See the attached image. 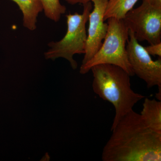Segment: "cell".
Returning a JSON list of instances; mask_svg holds the SVG:
<instances>
[{"label":"cell","mask_w":161,"mask_h":161,"mask_svg":"<svg viewBox=\"0 0 161 161\" xmlns=\"http://www.w3.org/2000/svg\"><path fill=\"white\" fill-rule=\"evenodd\" d=\"M111 130L103 161H161V133L149 128L140 113L131 110Z\"/></svg>","instance_id":"6da1fadb"},{"label":"cell","mask_w":161,"mask_h":161,"mask_svg":"<svg viewBox=\"0 0 161 161\" xmlns=\"http://www.w3.org/2000/svg\"><path fill=\"white\" fill-rule=\"evenodd\" d=\"M91 70L93 73L92 88L94 93L115 108L112 130L124 115L133 110L136 104L146 97L132 90L131 76L120 67L99 64L92 67Z\"/></svg>","instance_id":"7a4b0ae2"},{"label":"cell","mask_w":161,"mask_h":161,"mask_svg":"<svg viewBox=\"0 0 161 161\" xmlns=\"http://www.w3.org/2000/svg\"><path fill=\"white\" fill-rule=\"evenodd\" d=\"M108 29L101 47L88 62L81 64L80 73L85 75L95 65L111 64L123 69L130 75L134 74L129 63L126 44L129 39V30L123 19L110 18L108 19Z\"/></svg>","instance_id":"3957f363"},{"label":"cell","mask_w":161,"mask_h":161,"mask_svg":"<svg viewBox=\"0 0 161 161\" xmlns=\"http://www.w3.org/2000/svg\"><path fill=\"white\" fill-rule=\"evenodd\" d=\"M81 14L75 13L66 15L67 30L64 37L57 42L48 43L50 48L44 53L46 59L63 58L68 60L74 69L78 63L74 59L76 54H84L87 40L86 24L92 9V2L83 5Z\"/></svg>","instance_id":"277c9868"},{"label":"cell","mask_w":161,"mask_h":161,"mask_svg":"<svg viewBox=\"0 0 161 161\" xmlns=\"http://www.w3.org/2000/svg\"><path fill=\"white\" fill-rule=\"evenodd\" d=\"M123 20L137 41H147L150 44L161 42V8L143 0L142 5L131 9Z\"/></svg>","instance_id":"5b68a950"},{"label":"cell","mask_w":161,"mask_h":161,"mask_svg":"<svg viewBox=\"0 0 161 161\" xmlns=\"http://www.w3.org/2000/svg\"><path fill=\"white\" fill-rule=\"evenodd\" d=\"M126 50L128 60L134 75L144 80L148 88H161V59L153 60L145 47L140 44L133 32L129 30Z\"/></svg>","instance_id":"8992f818"},{"label":"cell","mask_w":161,"mask_h":161,"mask_svg":"<svg viewBox=\"0 0 161 161\" xmlns=\"http://www.w3.org/2000/svg\"><path fill=\"white\" fill-rule=\"evenodd\" d=\"M108 2V0H92L94 8L89 16V27L82 64L95 56L106 36L108 24L105 23L104 16Z\"/></svg>","instance_id":"52a82bcc"},{"label":"cell","mask_w":161,"mask_h":161,"mask_svg":"<svg viewBox=\"0 0 161 161\" xmlns=\"http://www.w3.org/2000/svg\"><path fill=\"white\" fill-rule=\"evenodd\" d=\"M19 6L23 15V25L30 31L36 29L39 14L43 11L40 0H10Z\"/></svg>","instance_id":"ba28073f"},{"label":"cell","mask_w":161,"mask_h":161,"mask_svg":"<svg viewBox=\"0 0 161 161\" xmlns=\"http://www.w3.org/2000/svg\"><path fill=\"white\" fill-rule=\"evenodd\" d=\"M140 114L149 128L161 133V101L145 98L142 110Z\"/></svg>","instance_id":"9c48e42d"},{"label":"cell","mask_w":161,"mask_h":161,"mask_svg":"<svg viewBox=\"0 0 161 161\" xmlns=\"http://www.w3.org/2000/svg\"><path fill=\"white\" fill-rule=\"evenodd\" d=\"M139 0H108L105 11V21L110 18L123 19Z\"/></svg>","instance_id":"30bf717a"},{"label":"cell","mask_w":161,"mask_h":161,"mask_svg":"<svg viewBox=\"0 0 161 161\" xmlns=\"http://www.w3.org/2000/svg\"><path fill=\"white\" fill-rule=\"evenodd\" d=\"M45 16L55 22L60 20L61 16L65 13L66 8L60 0H40Z\"/></svg>","instance_id":"8fae6325"},{"label":"cell","mask_w":161,"mask_h":161,"mask_svg":"<svg viewBox=\"0 0 161 161\" xmlns=\"http://www.w3.org/2000/svg\"><path fill=\"white\" fill-rule=\"evenodd\" d=\"M145 49L150 55L157 56L161 57V42L156 44H150L149 46L145 47Z\"/></svg>","instance_id":"7c38bea8"},{"label":"cell","mask_w":161,"mask_h":161,"mask_svg":"<svg viewBox=\"0 0 161 161\" xmlns=\"http://www.w3.org/2000/svg\"><path fill=\"white\" fill-rule=\"evenodd\" d=\"M65 1L71 5H75L77 4L85 5L90 2H92V0H65Z\"/></svg>","instance_id":"4fadbf2b"},{"label":"cell","mask_w":161,"mask_h":161,"mask_svg":"<svg viewBox=\"0 0 161 161\" xmlns=\"http://www.w3.org/2000/svg\"><path fill=\"white\" fill-rule=\"evenodd\" d=\"M145 1L150 3L153 6L161 8V0H145Z\"/></svg>","instance_id":"5bb4252c"}]
</instances>
